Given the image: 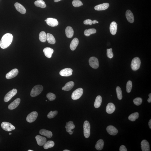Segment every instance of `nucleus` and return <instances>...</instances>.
Instances as JSON below:
<instances>
[{
    "instance_id": "f257e3e1",
    "label": "nucleus",
    "mask_w": 151,
    "mask_h": 151,
    "mask_svg": "<svg viewBox=\"0 0 151 151\" xmlns=\"http://www.w3.org/2000/svg\"><path fill=\"white\" fill-rule=\"evenodd\" d=\"M13 36L10 33H7L4 35L0 41V47L4 49L8 47L11 44Z\"/></svg>"
},
{
    "instance_id": "f03ea898",
    "label": "nucleus",
    "mask_w": 151,
    "mask_h": 151,
    "mask_svg": "<svg viewBox=\"0 0 151 151\" xmlns=\"http://www.w3.org/2000/svg\"><path fill=\"white\" fill-rule=\"evenodd\" d=\"M43 90V87L40 85H36L32 88L30 95L32 97H36L41 93Z\"/></svg>"
},
{
    "instance_id": "7ed1b4c3",
    "label": "nucleus",
    "mask_w": 151,
    "mask_h": 151,
    "mask_svg": "<svg viewBox=\"0 0 151 151\" xmlns=\"http://www.w3.org/2000/svg\"><path fill=\"white\" fill-rule=\"evenodd\" d=\"M141 64V61L139 58L135 57L132 60L131 65V68L133 70L135 71L139 68Z\"/></svg>"
},
{
    "instance_id": "20e7f679",
    "label": "nucleus",
    "mask_w": 151,
    "mask_h": 151,
    "mask_svg": "<svg viewBox=\"0 0 151 151\" xmlns=\"http://www.w3.org/2000/svg\"><path fill=\"white\" fill-rule=\"evenodd\" d=\"M84 135L85 137L88 138L90 135V125L89 123L87 121H85L83 124Z\"/></svg>"
},
{
    "instance_id": "39448f33",
    "label": "nucleus",
    "mask_w": 151,
    "mask_h": 151,
    "mask_svg": "<svg viewBox=\"0 0 151 151\" xmlns=\"http://www.w3.org/2000/svg\"><path fill=\"white\" fill-rule=\"evenodd\" d=\"M83 90L82 88H78L73 92L72 94V99L74 100L79 99L82 95Z\"/></svg>"
},
{
    "instance_id": "423d86ee",
    "label": "nucleus",
    "mask_w": 151,
    "mask_h": 151,
    "mask_svg": "<svg viewBox=\"0 0 151 151\" xmlns=\"http://www.w3.org/2000/svg\"><path fill=\"white\" fill-rule=\"evenodd\" d=\"M1 127L3 130L7 131L10 132L15 129V127L11 124L6 122L2 123Z\"/></svg>"
},
{
    "instance_id": "0eeeda50",
    "label": "nucleus",
    "mask_w": 151,
    "mask_h": 151,
    "mask_svg": "<svg viewBox=\"0 0 151 151\" xmlns=\"http://www.w3.org/2000/svg\"><path fill=\"white\" fill-rule=\"evenodd\" d=\"M17 90L16 89H14L10 91L5 95L4 99V101L5 102H7L10 101L12 98L17 94Z\"/></svg>"
},
{
    "instance_id": "6e6552de",
    "label": "nucleus",
    "mask_w": 151,
    "mask_h": 151,
    "mask_svg": "<svg viewBox=\"0 0 151 151\" xmlns=\"http://www.w3.org/2000/svg\"><path fill=\"white\" fill-rule=\"evenodd\" d=\"M90 66L94 69H97L99 66V61L97 58L95 57H91L89 60Z\"/></svg>"
},
{
    "instance_id": "1a4fd4ad",
    "label": "nucleus",
    "mask_w": 151,
    "mask_h": 151,
    "mask_svg": "<svg viewBox=\"0 0 151 151\" xmlns=\"http://www.w3.org/2000/svg\"><path fill=\"white\" fill-rule=\"evenodd\" d=\"M38 116L37 112L33 111L29 114L26 118V120L29 123L33 122L37 119Z\"/></svg>"
},
{
    "instance_id": "9d476101",
    "label": "nucleus",
    "mask_w": 151,
    "mask_h": 151,
    "mask_svg": "<svg viewBox=\"0 0 151 151\" xmlns=\"http://www.w3.org/2000/svg\"><path fill=\"white\" fill-rule=\"evenodd\" d=\"M19 73V71L17 69H14L11 71L6 75V78L7 79H12L16 77Z\"/></svg>"
},
{
    "instance_id": "9b49d317",
    "label": "nucleus",
    "mask_w": 151,
    "mask_h": 151,
    "mask_svg": "<svg viewBox=\"0 0 151 151\" xmlns=\"http://www.w3.org/2000/svg\"><path fill=\"white\" fill-rule=\"evenodd\" d=\"M73 70L70 68H66L61 70L59 72L60 75L63 76H69L72 74Z\"/></svg>"
},
{
    "instance_id": "f8f14e48",
    "label": "nucleus",
    "mask_w": 151,
    "mask_h": 151,
    "mask_svg": "<svg viewBox=\"0 0 151 151\" xmlns=\"http://www.w3.org/2000/svg\"><path fill=\"white\" fill-rule=\"evenodd\" d=\"M47 24L50 26L54 27L57 26L59 23L57 19L52 18H49L46 19Z\"/></svg>"
},
{
    "instance_id": "ddd939ff",
    "label": "nucleus",
    "mask_w": 151,
    "mask_h": 151,
    "mask_svg": "<svg viewBox=\"0 0 151 151\" xmlns=\"http://www.w3.org/2000/svg\"><path fill=\"white\" fill-rule=\"evenodd\" d=\"M35 138L38 145L40 146L43 145L47 142L46 138L39 135L36 136Z\"/></svg>"
},
{
    "instance_id": "4468645a",
    "label": "nucleus",
    "mask_w": 151,
    "mask_h": 151,
    "mask_svg": "<svg viewBox=\"0 0 151 151\" xmlns=\"http://www.w3.org/2000/svg\"><path fill=\"white\" fill-rule=\"evenodd\" d=\"M106 129L107 132L110 135H115L118 133V131L117 129L111 125L107 127Z\"/></svg>"
},
{
    "instance_id": "2eb2a0df",
    "label": "nucleus",
    "mask_w": 151,
    "mask_h": 151,
    "mask_svg": "<svg viewBox=\"0 0 151 151\" xmlns=\"http://www.w3.org/2000/svg\"><path fill=\"white\" fill-rule=\"evenodd\" d=\"M20 102V99L17 98L8 105V108L10 110H13L16 109L19 105Z\"/></svg>"
},
{
    "instance_id": "dca6fc26",
    "label": "nucleus",
    "mask_w": 151,
    "mask_h": 151,
    "mask_svg": "<svg viewBox=\"0 0 151 151\" xmlns=\"http://www.w3.org/2000/svg\"><path fill=\"white\" fill-rule=\"evenodd\" d=\"M141 148L143 151H150V146L148 142L146 140H144L141 143Z\"/></svg>"
},
{
    "instance_id": "f3484780",
    "label": "nucleus",
    "mask_w": 151,
    "mask_h": 151,
    "mask_svg": "<svg viewBox=\"0 0 151 151\" xmlns=\"http://www.w3.org/2000/svg\"><path fill=\"white\" fill-rule=\"evenodd\" d=\"M110 5L108 3H105L96 5L94 8L96 10L101 11L105 10L108 8Z\"/></svg>"
},
{
    "instance_id": "a211bd4d",
    "label": "nucleus",
    "mask_w": 151,
    "mask_h": 151,
    "mask_svg": "<svg viewBox=\"0 0 151 151\" xmlns=\"http://www.w3.org/2000/svg\"><path fill=\"white\" fill-rule=\"evenodd\" d=\"M14 6L16 9L21 13L24 14L26 13V9L21 4L17 2L15 4Z\"/></svg>"
},
{
    "instance_id": "6ab92c4d",
    "label": "nucleus",
    "mask_w": 151,
    "mask_h": 151,
    "mask_svg": "<svg viewBox=\"0 0 151 151\" xmlns=\"http://www.w3.org/2000/svg\"><path fill=\"white\" fill-rule=\"evenodd\" d=\"M116 109L115 105L112 103H110L107 105L106 110L107 113L111 114L115 111Z\"/></svg>"
},
{
    "instance_id": "aec40b11",
    "label": "nucleus",
    "mask_w": 151,
    "mask_h": 151,
    "mask_svg": "<svg viewBox=\"0 0 151 151\" xmlns=\"http://www.w3.org/2000/svg\"><path fill=\"white\" fill-rule=\"evenodd\" d=\"M43 52L44 53L45 56L47 57L50 58L51 57L52 54L54 52V50L53 49L49 47H46L44 49Z\"/></svg>"
},
{
    "instance_id": "412c9836",
    "label": "nucleus",
    "mask_w": 151,
    "mask_h": 151,
    "mask_svg": "<svg viewBox=\"0 0 151 151\" xmlns=\"http://www.w3.org/2000/svg\"><path fill=\"white\" fill-rule=\"evenodd\" d=\"M117 24L115 22H113L111 24L110 26V32L112 35H115L117 32Z\"/></svg>"
},
{
    "instance_id": "4be33fe9",
    "label": "nucleus",
    "mask_w": 151,
    "mask_h": 151,
    "mask_svg": "<svg viewBox=\"0 0 151 151\" xmlns=\"http://www.w3.org/2000/svg\"><path fill=\"white\" fill-rule=\"evenodd\" d=\"M126 16L127 20L131 23H133L134 21V17L133 14L130 10L127 11Z\"/></svg>"
},
{
    "instance_id": "5701e85b",
    "label": "nucleus",
    "mask_w": 151,
    "mask_h": 151,
    "mask_svg": "<svg viewBox=\"0 0 151 151\" xmlns=\"http://www.w3.org/2000/svg\"><path fill=\"white\" fill-rule=\"evenodd\" d=\"M39 133L42 135L46 136L48 138H50L52 137L53 134L50 131L45 129H42L40 131Z\"/></svg>"
},
{
    "instance_id": "b1692460",
    "label": "nucleus",
    "mask_w": 151,
    "mask_h": 151,
    "mask_svg": "<svg viewBox=\"0 0 151 151\" xmlns=\"http://www.w3.org/2000/svg\"><path fill=\"white\" fill-rule=\"evenodd\" d=\"M79 44V40L77 38H75L71 42L70 47L71 50L74 51L76 49Z\"/></svg>"
},
{
    "instance_id": "393cba45",
    "label": "nucleus",
    "mask_w": 151,
    "mask_h": 151,
    "mask_svg": "<svg viewBox=\"0 0 151 151\" xmlns=\"http://www.w3.org/2000/svg\"><path fill=\"white\" fill-rule=\"evenodd\" d=\"M65 32L67 37L68 38H72L73 36L74 31L71 27H67L65 29Z\"/></svg>"
},
{
    "instance_id": "a878e982",
    "label": "nucleus",
    "mask_w": 151,
    "mask_h": 151,
    "mask_svg": "<svg viewBox=\"0 0 151 151\" xmlns=\"http://www.w3.org/2000/svg\"><path fill=\"white\" fill-rule=\"evenodd\" d=\"M74 84L73 81H70L67 83L65 86L62 88L63 90L65 91H69L71 90L73 87Z\"/></svg>"
},
{
    "instance_id": "bb28decb",
    "label": "nucleus",
    "mask_w": 151,
    "mask_h": 151,
    "mask_svg": "<svg viewBox=\"0 0 151 151\" xmlns=\"http://www.w3.org/2000/svg\"><path fill=\"white\" fill-rule=\"evenodd\" d=\"M75 126L73 122L72 121H70L67 122L65 125V128L66 129L67 132H69L75 128Z\"/></svg>"
},
{
    "instance_id": "cd10ccee",
    "label": "nucleus",
    "mask_w": 151,
    "mask_h": 151,
    "mask_svg": "<svg viewBox=\"0 0 151 151\" xmlns=\"http://www.w3.org/2000/svg\"><path fill=\"white\" fill-rule=\"evenodd\" d=\"M47 40L50 44H54L56 42L55 38L52 34L48 33L47 34Z\"/></svg>"
},
{
    "instance_id": "c85d7f7f",
    "label": "nucleus",
    "mask_w": 151,
    "mask_h": 151,
    "mask_svg": "<svg viewBox=\"0 0 151 151\" xmlns=\"http://www.w3.org/2000/svg\"><path fill=\"white\" fill-rule=\"evenodd\" d=\"M102 99L101 96L98 95L96 97L94 103V106L95 108H98L101 106Z\"/></svg>"
},
{
    "instance_id": "c756f323",
    "label": "nucleus",
    "mask_w": 151,
    "mask_h": 151,
    "mask_svg": "<svg viewBox=\"0 0 151 151\" xmlns=\"http://www.w3.org/2000/svg\"><path fill=\"white\" fill-rule=\"evenodd\" d=\"M104 145V142L102 139L99 140L96 143L95 148L98 150H101L103 148Z\"/></svg>"
},
{
    "instance_id": "7c9ffc66",
    "label": "nucleus",
    "mask_w": 151,
    "mask_h": 151,
    "mask_svg": "<svg viewBox=\"0 0 151 151\" xmlns=\"http://www.w3.org/2000/svg\"><path fill=\"white\" fill-rule=\"evenodd\" d=\"M34 4L37 7H41V8H44L46 7L44 1L42 0H38L34 2Z\"/></svg>"
},
{
    "instance_id": "2f4dec72",
    "label": "nucleus",
    "mask_w": 151,
    "mask_h": 151,
    "mask_svg": "<svg viewBox=\"0 0 151 151\" xmlns=\"http://www.w3.org/2000/svg\"><path fill=\"white\" fill-rule=\"evenodd\" d=\"M139 117V114L137 112H136L132 113L129 116L128 119L130 120L134 121H135Z\"/></svg>"
},
{
    "instance_id": "473e14b6",
    "label": "nucleus",
    "mask_w": 151,
    "mask_h": 151,
    "mask_svg": "<svg viewBox=\"0 0 151 151\" xmlns=\"http://www.w3.org/2000/svg\"><path fill=\"white\" fill-rule=\"evenodd\" d=\"M39 39L41 42H45L47 40V34L44 32H42L40 33Z\"/></svg>"
},
{
    "instance_id": "72a5a7b5",
    "label": "nucleus",
    "mask_w": 151,
    "mask_h": 151,
    "mask_svg": "<svg viewBox=\"0 0 151 151\" xmlns=\"http://www.w3.org/2000/svg\"><path fill=\"white\" fill-rule=\"evenodd\" d=\"M55 145V143L53 141H48L46 143L43 145V148L45 149H47L48 148H52Z\"/></svg>"
},
{
    "instance_id": "f704fd0d",
    "label": "nucleus",
    "mask_w": 151,
    "mask_h": 151,
    "mask_svg": "<svg viewBox=\"0 0 151 151\" xmlns=\"http://www.w3.org/2000/svg\"><path fill=\"white\" fill-rule=\"evenodd\" d=\"M96 30L94 28L90 29L85 31L84 34L85 36H90L91 34L95 33Z\"/></svg>"
},
{
    "instance_id": "c9c22d12",
    "label": "nucleus",
    "mask_w": 151,
    "mask_h": 151,
    "mask_svg": "<svg viewBox=\"0 0 151 151\" xmlns=\"http://www.w3.org/2000/svg\"><path fill=\"white\" fill-rule=\"evenodd\" d=\"M116 90L118 99L119 100H121L122 99L123 96L121 88L119 87H116Z\"/></svg>"
},
{
    "instance_id": "e433bc0d",
    "label": "nucleus",
    "mask_w": 151,
    "mask_h": 151,
    "mask_svg": "<svg viewBox=\"0 0 151 151\" xmlns=\"http://www.w3.org/2000/svg\"><path fill=\"white\" fill-rule=\"evenodd\" d=\"M99 23V22L97 21L96 20L92 21L90 19H88L85 20L83 22V23L85 24L90 25H91L93 24H95L96 23Z\"/></svg>"
},
{
    "instance_id": "4c0bfd02",
    "label": "nucleus",
    "mask_w": 151,
    "mask_h": 151,
    "mask_svg": "<svg viewBox=\"0 0 151 151\" xmlns=\"http://www.w3.org/2000/svg\"><path fill=\"white\" fill-rule=\"evenodd\" d=\"M72 3L73 5L75 7H79L83 5L82 3L79 0H73Z\"/></svg>"
},
{
    "instance_id": "58836bf2",
    "label": "nucleus",
    "mask_w": 151,
    "mask_h": 151,
    "mask_svg": "<svg viewBox=\"0 0 151 151\" xmlns=\"http://www.w3.org/2000/svg\"><path fill=\"white\" fill-rule=\"evenodd\" d=\"M132 87V82L131 81H128L127 84V91L128 93H129L131 91Z\"/></svg>"
},
{
    "instance_id": "ea45409f",
    "label": "nucleus",
    "mask_w": 151,
    "mask_h": 151,
    "mask_svg": "<svg viewBox=\"0 0 151 151\" xmlns=\"http://www.w3.org/2000/svg\"><path fill=\"white\" fill-rule=\"evenodd\" d=\"M47 97L49 100L52 101L55 100L56 98V96L55 95L52 93H49L47 94Z\"/></svg>"
},
{
    "instance_id": "a19ab883",
    "label": "nucleus",
    "mask_w": 151,
    "mask_h": 151,
    "mask_svg": "<svg viewBox=\"0 0 151 151\" xmlns=\"http://www.w3.org/2000/svg\"><path fill=\"white\" fill-rule=\"evenodd\" d=\"M133 102L135 104L139 106L142 104L143 100L141 98L137 97L134 100Z\"/></svg>"
},
{
    "instance_id": "79ce46f5",
    "label": "nucleus",
    "mask_w": 151,
    "mask_h": 151,
    "mask_svg": "<svg viewBox=\"0 0 151 151\" xmlns=\"http://www.w3.org/2000/svg\"><path fill=\"white\" fill-rule=\"evenodd\" d=\"M58 113V111H51L47 115V117L48 119H51L55 117Z\"/></svg>"
},
{
    "instance_id": "37998d69",
    "label": "nucleus",
    "mask_w": 151,
    "mask_h": 151,
    "mask_svg": "<svg viewBox=\"0 0 151 151\" xmlns=\"http://www.w3.org/2000/svg\"><path fill=\"white\" fill-rule=\"evenodd\" d=\"M107 56L108 58L111 59L113 57V54L112 52V49L111 48L108 49H107Z\"/></svg>"
},
{
    "instance_id": "c03bdc74",
    "label": "nucleus",
    "mask_w": 151,
    "mask_h": 151,
    "mask_svg": "<svg viewBox=\"0 0 151 151\" xmlns=\"http://www.w3.org/2000/svg\"><path fill=\"white\" fill-rule=\"evenodd\" d=\"M120 151H127V150L126 147L124 145H122L120 147Z\"/></svg>"
},
{
    "instance_id": "a18cd8bd",
    "label": "nucleus",
    "mask_w": 151,
    "mask_h": 151,
    "mask_svg": "<svg viewBox=\"0 0 151 151\" xmlns=\"http://www.w3.org/2000/svg\"><path fill=\"white\" fill-rule=\"evenodd\" d=\"M149 98L148 100V101L149 103H151V94L150 93L149 95Z\"/></svg>"
},
{
    "instance_id": "49530a36",
    "label": "nucleus",
    "mask_w": 151,
    "mask_h": 151,
    "mask_svg": "<svg viewBox=\"0 0 151 151\" xmlns=\"http://www.w3.org/2000/svg\"><path fill=\"white\" fill-rule=\"evenodd\" d=\"M149 127H150V129H151V119H150V120L149 121Z\"/></svg>"
},
{
    "instance_id": "de8ad7c7",
    "label": "nucleus",
    "mask_w": 151,
    "mask_h": 151,
    "mask_svg": "<svg viewBox=\"0 0 151 151\" xmlns=\"http://www.w3.org/2000/svg\"><path fill=\"white\" fill-rule=\"evenodd\" d=\"M69 134L70 135H72L73 134V131H72L71 130L69 132Z\"/></svg>"
},
{
    "instance_id": "09e8293b",
    "label": "nucleus",
    "mask_w": 151,
    "mask_h": 151,
    "mask_svg": "<svg viewBox=\"0 0 151 151\" xmlns=\"http://www.w3.org/2000/svg\"><path fill=\"white\" fill-rule=\"evenodd\" d=\"M61 0H54V2H59Z\"/></svg>"
},
{
    "instance_id": "8fccbe9b",
    "label": "nucleus",
    "mask_w": 151,
    "mask_h": 151,
    "mask_svg": "<svg viewBox=\"0 0 151 151\" xmlns=\"http://www.w3.org/2000/svg\"><path fill=\"white\" fill-rule=\"evenodd\" d=\"M63 151H70L68 150H64Z\"/></svg>"
},
{
    "instance_id": "3c124183",
    "label": "nucleus",
    "mask_w": 151,
    "mask_h": 151,
    "mask_svg": "<svg viewBox=\"0 0 151 151\" xmlns=\"http://www.w3.org/2000/svg\"><path fill=\"white\" fill-rule=\"evenodd\" d=\"M28 151H33L31 150H29Z\"/></svg>"
},
{
    "instance_id": "603ef678",
    "label": "nucleus",
    "mask_w": 151,
    "mask_h": 151,
    "mask_svg": "<svg viewBox=\"0 0 151 151\" xmlns=\"http://www.w3.org/2000/svg\"><path fill=\"white\" fill-rule=\"evenodd\" d=\"M11 134L12 133H9V135H11Z\"/></svg>"
},
{
    "instance_id": "864d4df0",
    "label": "nucleus",
    "mask_w": 151,
    "mask_h": 151,
    "mask_svg": "<svg viewBox=\"0 0 151 151\" xmlns=\"http://www.w3.org/2000/svg\"><path fill=\"white\" fill-rule=\"evenodd\" d=\"M46 21H47L46 20H45V22H46Z\"/></svg>"
},
{
    "instance_id": "5fc2aeb1",
    "label": "nucleus",
    "mask_w": 151,
    "mask_h": 151,
    "mask_svg": "<svg viewBox=\"0 0 151 151\" xmlns=\"http://www.w3.org/2000/svg\"><path fill=\"white\" fill-rule=\"evenodd\" d=\"M46 101H47V100H46Z\"/></svg>"
}]
</instances>
